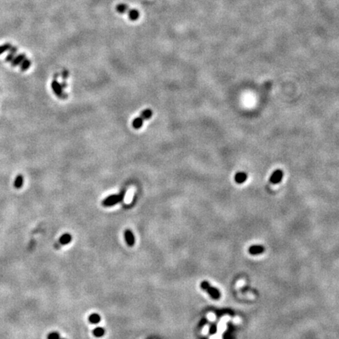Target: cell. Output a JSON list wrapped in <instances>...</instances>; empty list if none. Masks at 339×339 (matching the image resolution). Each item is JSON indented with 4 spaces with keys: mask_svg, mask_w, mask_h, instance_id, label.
<instances>
[{
    "mask_svg": "<svg viewBox=\"0 0 339 339\" xmlns=\"http://www.w3.org/2000/svg\"><path fill=\"white\" fill-rule=\"evenodd\" d=\"M208 332H209V326H205V327L203 330V334H207Z\"/></svg>",
    "mask_w": 339,
    "mask_h": 339,
    "instance_id": "23",
    "label": "cell"
},
{
    "mask_svg": "<svg viewBox=\"0 0 339 339\" xmlns=\"http://www.w3.org/2000/svg\"><path fill=\"white\" fill-rule=\"evenodd\" d=\"M207 318H208L210 321H214V320H215V316H214L213 313H210V314H208V316H207Z\"/></svg>",
    "mask_w": 339,
    "mask_h": 339,
    "instance_id": "21",
    "label": "cell"
},
{
    "mask_svg": "<svg viewBox=\"0 0 339 339\" xmlns=\"http://www.w3.org/2000/svg\"><path fill=\"white\" fill-rule=\"evenodd\" d=\"M247 179V174L244 172H239L236 174L235 176V181H236V183L242 184Z\"/></svg>",
    "mask_w": 339,
    "mask_h": 339,
    "instance_id": "9",
    "label": "cell"
},
{
    "mask_svg": "<svg viewBox=\"0 0 339 339\" xmlns=\"http://www.w3.org/2000/svg\"><path fill=\"white\" fill-rule=\"evenodd\" d=\"M244 284V280H240L238 282H237V286L240 287V286H243Z\"/></svg>",
    "mask_w": 339,
    "mask_h": 339,
    "instance_id": "24",
    "label": "cell"
},
{
    "mask_svg": "<svg viewBox=\"0 0 339 339\" xmlns=\"http://www.w3.org/2000/svg\"><path fill=\"white\" fill-rule=\"evenodd\" d=\"M126 193L125 192H122L120 193L119 194H115V195H111L109 196L108 197L105 198L102 202L103 206L104 207H111V206H114V205L117 204L119 202L122 201L123 200L125 197Z\"/></svg>",
    "mask_w": 339,
    "mask_h": 339,
    "instance_id": "2",
    "label": "cell"
},
{
    "mask_svg": "<svg viewBox=\"0 0 339 339\" xmlns=\"http://www.w3.org/2000/svg\"><path fill=\"white\" fill-rule=\"evenodd\" d=\"M89 320L92 323H98L99 322L101 321V317L97 313H94V314L90 315L89 316Z\"/></svg>",
    "mask_w": 339,
    "mask_h": 339,
    "instance_id": "13",
    "label": "cell"
},
{
    "mask_svg": "<svg viewBox=\"0 0 339 339\" xmlns=\"http://www.w3.org/2000/svg\"><path fill=\"white\" fill-rule=\"evenodd\" d=\"M124 236H125V239L127 240V244L129 246L134 245L135 240H134V236L132 232L129 229L126 230L125 232H124Z\"/></svg>",
    "mask_w": 339,
    "mask_h": 339,
    "instance_id": "6",
    "label": "cell"
},
{
    "mask_svg": "<svg viewBox=\"0 0 339 339\" xmlns=\"http://www.w3.org/2000/svg\"><path fill=\"white\" fill-rule=\"evenodd\" d=\"M152 116V111L150 109H146L145 111H143L141 112V115L139 117H137V118L134 119V120L133 121V127L134 129L138 130L140 129L142 125H143V123L145 120L148 119L149 118Z\"/></svg>",
    "mask_w": 339,
    "mask_h": 339,
    "instance_id": "1",
    "label": "cell"
},
{
    "mask_svg": "<svg viewBox=\"0 0 339 339\" xmlns=\"http://www.w3.org/2000/svg\"><path fill=\"white\" fill-rule=\"evenodd\" d=\"M200 286H201V287L203 288L204 290H206V291H207V293L211 296V298H213L214 299H218L219 298H220V296H221V294H220V292L217 290V288L213 287V286H210V285L209 284V282H207V281H203V282H202Z\"/></svg>",
    "mask_w": 339,
    "mask_h": 339,
    "instance_id": "3",
    "label": "cell"
},
{
    "mask_svg": "<svg viewBox=\"0 0 339 339\" xmlns=\"http://www.w3.org/2000/svg\"><path fill=\"white\" fill-rule=\"evenodd\" d=\"M22 177L21 176V175H19V176L18 177V178H17L16 181H15V186L18 188L21 187V185H22Z\"/></svg>",
    "mask_w": 339,
    "mask_h": 339,
    "instance_id": "20",
    "label": "cell"
},
{
    "mask_svg": "<svg viewBox=\"0 0 339 339\" xmlns=\"http://www.w3.org/2000/svg\"></svg>",
    "mask_w": 339,
    "mask_h": 339,
    "instance_id": "26",
    "label": "cell"
},
{
    "mask_svg": "<svg viewBox=\"0 0 339 339\" xmlns=\"http://www.w3.org/2000/svg\"><path fill=\"white\" fill-rule=\"evenodd\" d=\"M30 64H31L30 60H27V59H25V60H23V62H22V64H21V69H22L23 71L27 70V69L29 68Z\"/></svg>",
    "mask_w": 339,
    "mask_h": 339,
    "instance_id": "18",
    "label": "cell"
},
{
    "mask_svg": "<svg viewBox=\"0 0 339 339\" xmlns=\"http://www.w3.org/2000/svg\"><path fill=\"white\" fill-rule=\"evenodd\" d=\"M282 177H283V173H282V170H277L272 173V174L270 177V181L272 184H278L281 181Z\"/></svg>",
    "mask_w": 339,
    "mask_h": 339,
    "instance_id": "4",
    "label": "cell"
},
{
    "mask_svg": "<svg viewBox=\"0 0 339 339\" xmlns=\"http://www.w3.org/2000/svg\"><path fill=\"white\" fill-rule=\"evenodd\" d=\"M25 59V56L24 54H20L18 56H16L15 58L13 59L12 60V65L13 66H17L19 64H21V62H23V60Z\"/></svg>",
    "mask_w": 339,
    "mask_h": 339,
    "instance_id": "12",
    "label": "cell"
},
{
    "mask_svg": "<svg viewBox=\"0 0 339 339\" xmlns=\"http://www.w3.org/2000/svg\"><path fill=\"white\" fill-rule=\"evenodd\" d=\"M210 339H221V334H218V333H217V334H214V336H212V337H210Z\"/></svg>",
    "mask_w": 339,
    "mask_h": 339,
    "instance_id": "22",
    "label": "cell"
},
{
    "mask_svg": "<svg viewBox=\"0 0 339 339\" xmlns=\"http://www.w3.org/2000/svg\"><path fill=\"white\" fill-rule=\"evenodd\" d=\"M229 320V316H225V317H223L222 320H221V322L218 323V327H217V331H218V334H222V332L224 331L226 329V323L227 321Z\"/></svg>",
    "mask_w": 339,
    "mask_h": 339,
    "instance_id": "7",
    "label": "cell"
},
{
    "mask_svg": "<svg viewBox=\"0 0 339 339\" xmlns=\"http://www.w3.org/2000/svg\"><path fill=\"white\" fill-rule=\"evenodd\" d=\"M72 240V236L69 234H64L60 239V242L61 244H67Z\"/></svg>",
    "mask_w": 339,
    "mask_h": 339,
    "instance_id": "14",
    "label": "cell"
},
{
    "mask_svg": "<svg viewBox=\"0 0 339 339\" xmlns=\"http://www.w3.org/2000/svg\"><path fill=\"white\" fill-rule=\"evenodd\" d=\"M93 333H94V334L96 337H101V336L104 335V330L103 328H101V327H97V328L94 329Z\"/></svg>",
    "mask_w": 339,
    "mask_h": 339,
    "instance_id": "16",
    "label": "cell"
},
{
    "mask_svg": "<svg viewBox=\"0 0 339 339\" xmlns=\"http://www.w3.org/2000/svg\"><path fill=\"white\" fill-rule=\"evenodd\" d=\"M264 251V247H261V246H253V247H250L249 252L251 254H260V253H262Z\"/></svg>",
    "mask_w": 339,
    "mask_h": 339,
    "instance_id": "11",
    "label": "cell"
},
{
    "mask_svg": "<svg viewBox=\"0 0 339 339\" xmlns=\"http://www.w3.org/2000/svg\"><path fill=\"white\" fill-rule=\"evenodd\" d=\"M115 10H116L117 12L119 13V14H126V12H127V11L129 10V6H128V5H127V4L125 3H120L116 6Z\"/></svg>",
    "mask_w": 339,
    "mask_h": 339,
    "instance_id": "10",
    "label": "cell"
},
{
    "mask_svg": "<svg viewBox=\"0 0 339 339\" xmlns=\"http://www.w3.org/2000/svg\"><path fill=\"white\" fill-rule=\"evenodd\" d=\"M52 87H53V91L55 92V94L60 97H63V88L62 87L57 83L56 80H54L52 83Z\"/></svg>",
    "mask_w": 339,
    "mask_h": 339,
    "instance_id": "5",
    "label": "cell"
},
{
    "mask_svg": "<svg viewBox=\"0 0 339 339\" xmlns=\"http://www.w3.org/2000/svg\"><path fill=\"white\" fill-rule=\"evenodd\" d=\"M17 52V48L16 47H11L10 49V53L8 54V56H6V61H12L13 59L14 58V54Z\"/></svg>",
    "mask_w": 339,
    "mask_h": 339,
    "instance_id": "15",
    "label": "cell"
},
{
    "mask_svg": "<svg viewBox=\"0 0 339 339\" xmlns=\"http://www.w3.org/2000/svg\"><path fill=\"white\" fill-rule=\"evenodd\" d=\"M232 321L234 322L235 323H240V319L239 317H235L232 320Z\"/></svg>",
    "mask_w": 339,
    "mask_h": 339,
    "instance_id": "25",
    "label": "cell"
},
{
    "mask_svg": "<svg viewBox=\"0 0 339 339\" xmlns=\"http://www.w3.org/2000/svg\"><path fill=\"white\" fill-rule=\"evenodd\" d=\"M48 339H60V336L57 332H52L48 335Z\"/></svg>",
    "mask_w": 339,
    "mask_h": 339,
    "instance_id": "19",
    "label": "cell"
},
{
    "mask_svg": "<svg viewBox=\"0 0 339 339\" xmlns=\"http://www.w3.org/2000/svg\"><path fill=\"white\" fill-rule=\"evenodd\" d=\"M128 17L131 21H137L140 17V13L138 10L132 9L128 10Z\"/></svg>",
    "mask_w": 339,
    "mask_h": 339,
    "instance_id": "8",
    "label": "cell"
},
{
    "mask_svg": "<svg viewBox=\"0 0 339 339\" xmlns=\"http://www.w3.org/2000/svg\"><path fill=\"white\" fill-rule=\"evenodd\" d=\"M11 45L10 44V43H6V44H4L2 45V46H0V54L2 53H4V52L7 51V50H9V49H11Z\"/></svg>",
    "mask_w": 339,
    "mask_h": 339,
    "instance_id": "17",
    "label": "cell"
}]
</instances>
